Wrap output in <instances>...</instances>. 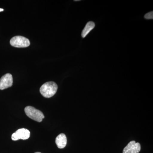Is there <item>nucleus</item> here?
Instances as JSON below:
<instances>
[{
    "mask_svg": "<svg viewBox=\"0 0 153 153\" xmlns=\"http://www.w3.org/2000/svg\"><path fill=\"white\" fill-rule=\"evenodd\" d=\"M13 78L12 74L7 73L2 76L0 79V89L4 90L12 86Z\"/></svg>",
    "mask_w": 153,
    "mask_h": 153,
    "instance_id": "nucleus-5",
    "label": "nucleus"
},
{
    "mask_svg": "<svg viewBox=\"0 0 153 153\" xmlns=\"http://www.w3.org/2000/svg\"><path fill=\"white\" fill-rule=\"evenodd\" d=\"M41 153L38 152H36V153Z\"/></svg>",
    "mask_w": 153,
    "mask_h": 153,
    "instance_id": "nucleus-11",
    "label": "nucleus"
},
{
    "mask_svg": "<svg viewBox=\"0 0 153 153\" xmlns=\"http://www.w3.org/2000/svg\"><path fill=\"white\" fill-rule=\"evenodd\" d=\"M95 27V24L94 22H88L87 24L85 25V27L82 30V38H85L87 36L91 30H93Z\"/></svg>",
    "mask_w": 153,
    "mask_h": 153,
    "instance_id": "nucleus-8",
    "label": "nucleus"
},
{
    "mask_svg": "<svg viewBox=\"0 0 153 153\" xmlns=\"http://www.w3.org/2000/svg\"><path fill=\"white\" fill-rule=\"evenodd\" d=\"M55 143L59 149L65 148L67 144V138L66 135L63 133L58 135L55 140Z\"/></svg>",
    "mask_w": 153,
    "mask_h": 153,
    "instance_id": "nucleus-7",
    "label": "nucleus"
},
{
    "mask_svg": "<svg viewBox=\"0 0 153 153\" xmlns=\"http://www.w3.org/2000/svg\"><path fill=\"white\" fill-rule=\"evenodd\" d=\"M144 18L146 19H153V13L152 11L146 14L145 15Z\"/></svg>",
    "mask_w": 153,
    "mask_h": 153,
    "instance_id": "nucleus-9",
    "label": "nucleus"
},
{
    "mask_svg": "<svg viewBox=\"0 0 153 153\" xmlns=\"http://www.w3.org/2000/svg\"><path fill=\"white\" fill-rule=\"evenodd\" d=\"M25 112L28 117L31 119L41 122L44 118V116L41 111L36 109L33 106H28L26 107L25 109Z\"/></svg>",
    "mask_w": 153,
    "mask_h": 153,
    "instance_id": "nucleus-2",
    "label": "nucleus"
},
{
    "mask_svg": "<svg viewBox=\"0 0 153 153\" xmlns=\"http://www.w3.org/2000/svg\"><path fill=\"white\" fill-rule=\"evenodd\" d=\"M4 9L2 8H0V12H2V11H4Z\"/></svg>",
    "mask_w": 153,
    "mask_h": 153,
    "instance_id": "nucleus-10",
    "label": "nucleus"
},
{
    "mask_svg": "<svg viewBox=\"0 0 153 153\" xmlns=\"http://www.w3.org/2000/svg\"><path fill=\"white\" fill-rule=\"evenodd\" d=\"M30 132L28 130L25 128H21L18 130L12 135V139L14 141L22 139L26 140L29 138Z\"/></svg>",
    "mask_w": 153,
    "mask_h": 153,
    "instance_id": "nucleus-4",
    "label": "nucleus"
},
{
    "mask_svg": "<svg viewBox=\"0 0 153 153\" xmlns=\"http://www.w3.org/2000/svg\"><path fill=\"white\" fill-rule=\"evenodd\" d=\"M141 150L140 144L132 141L127 145L123 150V153H139Z\"/></svg>",
    "mask_w": 153,
    "mask_h": 153,
    "instance_id": "nucleus-6",
    "label": "nucleus"
},
{
    "mask_svg": "<svg viewBox=\"0 0 153 153\" xmlns=\"http://www.w3.org/2000/svg\"><path fill=\"white\" fill-rule=\"evenodd\" d=\"M10 44L13 47L17 48H25L29 47L30 41L28 38L22 36L13 37L10 41Z\"/></svg>",
    "mask_w": 153,
    "mask_h": 153,
    "instance_id": "nucleus-3",
    "label": "nucleus"
},
{
    "mask_svg": "<svg viewBox=\"0 0 153 153\" xmlns=\"http://www.w3.org/2000/svg\"><path fill=\"white\" fill-rule=\"evenodd\" d=\"M58 86L55 82L50 81L44 83L40 88L41 94L46 98H50L57 92Z\"/></svg>",
    "mask_w": 153,
    "mask_h": 153,
    "instance_id": "nucleus-1",
    "label": "nucleus"
}]
</instances>
